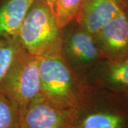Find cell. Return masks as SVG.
<instances>
[{"label":"cell","mask_w":128,"mask_h":128,"mask_svg":"<svg viewBox=\"0 0 128 128\" xmlns=\"http://www.w3.org/2000/svg\"><path fill=\"white\" fill-rule=\"evenodd\" d=\"M60 30L50 7L42 0H34L24 20L18 38L24 50L37 57L60 54Z\"/></svg>","instance_id":"obj_1"},{"label":"cell","mask_w":128,"mask_h":128,"mask_svg":"<svg viewBox=\"0 0 128 128\" xmlns=\"http://www.w3.org/2000/svg\"><path fill=\"white\" fill-rule=\"evenodd\" d=\"M41 92L54 102L78 108V98L71 72L60 54L38 57Z\"/></svg>","instance_id":"obj_2"},{"label":"cell","mask_w":128,"mask_h":128,"mask_svg":"<svg viewBox=\"0 0 128 128\" xmlns=\"http://www.w3.org/2000/svg\"><path fill=\"white\" fill-rule=\"evenodd\" d=\"M0 90L22 109L41 92L38 57L22 48L0 82Z\"/></svg>","instance_id":"obj_3"},{"label":"cell","mask_w":128,"mask_h":128,"mask_svg":"<svg viewBox=\"0 0 128 128\" xmlns=\"http://www.w3.org/2000/svg\"><path fill=\"white\" fill-rule=\"evenodd\" d=\"M78 110L58 105L41 92L19 110V128H73Z\"/></svg>","instance_id":"obj_4"},{"label":"cell","mask_w":128,"mask_h":128,"mask_svg":"<svg viewBox=\"0 0 128 128\" xmlns=\"http://www.w3.org/2000/svg\"><path fill=\"white\" fill-rule=\"evenodd\" d=\"M102 58L118 63L128 58V17L126 8L93 36Z\"/></svg>","instance_id":"obj_5"},{"label":"cell","mask_w":128,"mask_h":128,"mask_svg":"<svg viewBox=\"0 0 128 128\" xmlns=\"http://www.w3.org/2000/svg\"><path fill=\"white\" fill-rule=\"evenodd\" d=\"M125 8L119 0H85L76 20L83 30L94 36Z\"/></svg>","instance_id":"obj_6"},{"label":"cell","mask_w":128,"mask_h":128,"mask_svg":"<svg viewBox=\"0 0 128 128\" xmlns=\"http://www.w3.org/2000/svg\"><path fill=\"white\" fill-rule=\"evenodd\" d=\"M34 0H3L0 4V37L18 38L24 20Z\"/></svg>","instance_id":"obj_7"},{"label":"cell","mask_w":128,"mask_h":128,"mask_svg":"<svg viewBox=\"0 0 128 128\" xmlns=\"http://www.w3.org/2000/svg\"><path fill=\"white\" fill-rule=\"evenodd\" d=\"M63 48L70 58L80 63H92L102 58L94 36L83 29L70 33L63 41Z\"/></svg>","instance_id":"obj_8"},{"label":"cell","mask_w":128,"mask_h":128,"mask_svg":"<svg viewBox=\"0 0 128 128\" xmlns=\"http://www.w3.org/2000/svg\"><path fill=\"white\" fill-rule=\"evenodd\" d=\"M75 125L80 128H128V113L113 107L106 108L88 114Z\"/></svg>","instance_id":"obj_9"},{"label":"cell","mask_w":128,"mask_h":128,"mask_svg":"<svg viewBox=\"0 0 128 128\" xmlns=\"http://www.w3.org/2000/svg\"><path fill=\"white\" fill-rule=\"evenodd\" d=\"M102 80L106 86L117 91L128 88V58L118 63L106 61Z\"/></svg>","instance_id":"obj_10"},{"label":"cell","mask_w":128,"mask_h":128,"mask_svg":"<svg viewBox=\"0 0 128 128\" xmlns=\"http://www.w3.org/2000/svg\"><path fill=\"white\" fill-rule=\"evenodd\" d=\"M85 0H55L54 14L60 29L66 27L80 14Z\"/></svg>","instance_id":"obj_11"},{"label":"cell","mask_w":128,"mask_h":128,"mask_svg":"<svg viewBox=\"0 0 128 128\" xmlns=\"http://www.w3.org/2000/svg\"><path fill=\"white\" fill-rule=\"evenodd\" d=\"M22 48L18 38L0 37V82Z\"/></svg>","instance_id":"obj_12"},{"label":"cell","mask_w":128,"mask_h":128,"mask_svg":"<svg viewBox=\"0 0 128 128\" xmlns=\"http://www.w3.org/2000/svg\"><path fill=\"white\" fill-rule=\"evenodd\" d=\"M0 128H19L18 105L0 90Z\"/></svg>","instance_id":"obj_13"},{"label":"cell","mask_w":128,"mask_h":128,"mask_svg":"<svg viewBox=\"0 0 128 128\" xmlns=\"http://www.w3.org/2000/svg\"><path fill=\"white\" fill-rule=\"evenodd\" d=\"M45 4L48 5L49 7H50L51 10L53 11V9H54V2H55V0H42ZM53 12H54V11H53Z\"/></svg>","instance_id":"obj_14"},{"label":"cell","mask_w":128,"mask_h":128,"mask_svg":"<svg viewBox=\"0 0 128 128\" xmlns=\"http://www.w3.org/2000/svg\"><path fill=\"white\" fill-rule=\"evenodd\" d=\"M120 2L122 4L128 9V0H119Z\"/></svg>","instance_id":"obj_15"},{"label":"cell","mask_w":128,"mask_h":128,"mask_svg":"<svg viewBox=\"0 0 128 128\" xmlns=\"http://www.w3.org/2000/svg\"><path fill=\"white\" fill-rule=\"evenodd\" d=\"M124 91L125 92V95H126V97H127V99H128V89H126L125 90H124Z\"/></svg>","instance_id":"obj_16"},{"label":"cell","mask_w":128,"mask_h":128,"mask_svg":"<svg viewBox=\"0 0 128 128\" xmlns=\"http://www.w3.org/2000/svg\"><path fill=\"white\" fill-rule=\"evenodd\" d=\"M126 13H127V16H128V8H126Z\"/></svg>","instance_id":"obj_17"}]
</instances>
